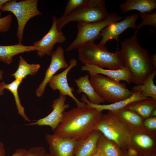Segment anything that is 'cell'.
I'll return each mask as SVG.
<instances>
[{
	"label": "cell",
	"instance_id": "1",
	"mask_svg": "<svg viewBox=\"0 0 156 156\" xmlns=\"http://www.w3.org/2000/svg\"><path fill=\"white\" fill-rule=\"evenodd\" d=\"M94 108L77 107L64 111L62 121L54 135L78 141L96 129L102 114Z\"/></svg>",
	"mask_w": 156,
	"mask_h": 156
},
{
	"label": "cell",
	"instance_id": "2",
	"mask_svg": "<svg viewBox=\"0 0 156 156\" xmlns=\"http://www.w3.org/2000/svg\"><path fill=\"white\" fill-rule=\"evenodd\" d=\"M121 46L124 66L130 73L131 82L142 84L155 69L151 63L148 51L140 46L134 33L121 42Z\"/></svg>",
	"mask_w": 156,
	"mask_h": 156
},
{
	"label": "cell",
	"instance_id": "3",
	"mask_svg": "<svg viewBox=\"0 0 156 156\" xmlns=\"http://www.w3.org/2000/svg\"><path fill=\"white\" fill-rule=\"evenodd\" d=\"M79 60L84 64L116 70L124 67L120 50L114 52L108 51L106 47L94 42L86 43L78 49Z\"/></svg>",
	"mask_w": 156,
	"mask_h": 156
},
{
	"label": "cell",
	"instance_id": "4",
	"mask_svg": "<svg viewBox=\"0 0 156 156\" xmlns=\"http://www.w3.org/2000/svg\"><path fill=\"white\" fill-rule=\"evenodd\" d=\"M90 82L96 92L105 101L113 103L131 96L133 92L120 83L103 75H90Z\"/></svg>",
	"mask_w": 156,
	"mask_h": 156
},
{
	"label": "cell",
	"instance_id": "5",
	"mask_svg": "<svg viewBox=\"0 0 156 156\" xmlns=\"http://www.w3.org/2000/svg\"><path fill=\"white\" fill-rule=\"evenodd\" d=\"M96 129L121 149H127L131 146V131L112 114H102Z\"/></svg>",
	"mask_w": 156,
	"mask_h": 156
},
{
	"label": "cell",
	"instance_id": "6",
	"mask_svg": "<svg viewBox=\"0 0 156 156\" xmlns=\"http://www.w3.org/2000/svg\"><path fill=\"white\" fill-rule=\"evenodd\" d=\"M123 18L118 13L113 12L110 13L106 19L101 22L90 23L78 22L77 37L68 45L66 51H70L78 49L88 42H94L101 37V32L103 28L111 23L121 21Z\"/></svg>",
	"mask_w": 156,
	"mask_h": 156
},
{
	"label": "cell",
	"instance_id": "7",
	"mask_svg": "<svg viewBox=\"0 0 156 156\" xmlns=\"http://www.w3.org/2000/svg\"><path fill=\"white\" fill-rule=\"evenodd\" d=\"M38 0H24L17 2L10 0L5 3L1 10L12 12L16 17L18 23L16 36L18 43H21L25 26L28 21L34 17L42 14L38 9Z\"/></svg>",
	"mask_w": 156,
	"mask_h": 156
},
{
	"label": "cell",
	"instance_id": "8",
	"mask_svg": "<svg viewBox=\"0 0 156 156\" xmlns=\"http://www.w3.org/2000/svg\"><path fill=\"white\" fill-rule=\"evenodd\" d=\"M110 14L105 6L80 8L66 16L56 18L57 27L59 31H61L64 27L70 21L86 23L101 22L106 19Z\"/></svg>",
	"mask_w": 156,
	"mask_h": 156
},
{
	"label": "cell",
	"instance_id": "9",
	"mask_svg": "<svg viewBox=\"0 0 156 156\" xmlns=\"http://www.w3.org/2000/svg\"><path fill=\"white\" fill-rule=\"evenodd\" d=\"M138 17V13L128 15L120 21L111 23L101 30L102 39L98 45L105 46L108 41L113 39L118 43L119 35L125 30L129 28L137 29L136 23Z\"/></svg>",
	"mask_w": 156,
	"mask_h": 156
},
{
	"label": "cell",
	"instance_id": "10",
	"mask_svg": "<svg viewBox=\"0 0 156 156\" xmlns=\"http://www.w3.org/2000/svg\"><path fill=\"white\" fill-rule=\"evenodd\" d=\"M52 20L53 23L48 32L40 40L33 43V45L37 48V55L40 57L51 55L54 45L62 43L66 39L62 31L57 29L55 16H53Z\"/></svg>",
	"mask_w": 156,
	"mask_h": 156
},
{
	"label": "cell",
	"instance_id": "11",
	"mask_svg": "<svg viewBox=\"0 0 156 156\" xmlns=\"http://www.w3.org/2000/svg\"><path fill=\"white\" fill-rule=\"evenodd\" d=\"M156 132L142 128L131 132V146L140 155L155 153Z\"/></svg>",
	"mask_w": 156,
	"mask_h": 156
},
{
	"label": "cell",
	"instance_id": "12",
	"mask_svg": "<svg viewBox=\"0 0 156 156\" xmlns=\"http://www.w3.org/2000/svg\"><path fill=\"white\" fill-rule=\"evenodd\" d=\"M77 65L76 59L71 60L68 67L62 72L53 76L48 83L53 90H58L60 93L62 95L65 96L68 95L72 98L76 102L77 107H86V103L80 101L74 95L73 92L74 91V88L69 86L67 81V75L68 72Z\"/></svg>",
	"mask_w": 156,
	"mask_h": 156
},
{
	"label": "cell",
	"instance_id": "13",
	"mask_svg": "<svg viewBox=\"0 0 156 156\" xmlns=\"http://www.w3.org/2000/svg\"><path fill=\"white\" fill-rule=\"evenodd\" d=\"M51 55V63L46 71L44 78L36 90V95L38 97L43 94L47 84L55 73L61 69H66L69 65L65 60L64 49L62 47L58 46Z\"/></svg>",
	"mask_w": 156,
	"mask_h": 156
},
{
	"label": "cell",
	"instance_id": "14",
	"mask_svg": "<svg viewBox=\"0 0 156 156\" xmlns=\"http://www.w3.org/2000/svg\"><path fill=\"white\" fill-rule=\"evenodd\" d=\"M66 96L60 93L59 97L54 100L51 105L53 110L46 117L40 119L28 125H37L38 126L47 125L50 127L54 132L61 122L63 112L69 107L68 104H65Z\"/></svg>",
	"mask_w": 156,
	"mask_h": 156
},
{
	"label": "cell",
	"instance_id": "15",
	"mask_svg": "<svg viewBox=\"0 0 156 156\" xmlns=\"http://www.w3.org/2000/svg\"><path fill=\"white\" fill-rule=\"evenodd\" d=\"M45 138L49 145L50 154L53 156H73L78 141L56 135L46 134Z\"/></svg>",
	"mask_w": 156,
	"mask_h": 156
},
{
	"label": "cell",
	"instance_id": "16",
	"mask_svg": "<svg viewBox=\"0 0 156 156\" xmlns=\"http://www.w3.org/2000/svg\"><path fill=\"white\" fill-rule=\"evenodd\" d=\"M107 113L115 116L131 132L144 128V119L135 111L125 107L114 111H108Z\"/></svg>",
	"mask_w": 156,
	"mask_h": 156
},
{
	"label": "cell",
	"instance_id": "17",
	"mask_svg": "<svg viewBox=\"0 0 156 156\" xmlns=\"http://www.w3.org/2000/svg\"><path fill=\"white\" fill-rule=\"evenodd\" d=\"M82 71H88L90 75L102 74L117 81L122 80L129 84L131 77L128 70L125 67L116 70L105 69L92 65H83L81 67Z\"/></svg>",
	"mask_w": 156,
	"mask_h": 156
},
{
	"label": "cell",
	"instance_id": "18",
	"mask_svg": "<svg viewBox=\"0 0 156 156\" xmlns=\"http://www.w3.org/2000/svg\"><path fill=\"white\" fill-rule=\"evenodd\" d=\"M101 133L96 129L78 141L73 156H91L97 151V143Z\"/></svg>",
	"mask_w": 156,
	"mask_h": 156
},
{
	"label": "cell",
	"instance_id": "19",
	"mask_svg": "<svg viewBox=\"0 0 156 156\" xmlns=\"http://www.w3.org/2000/svg\"><path fill=\"white\" fill-rule=\"evenodd\" d=\"M147 98L143 97L138 92H133V94L131 96L125 99L107 105H97L92 104L89 101L85 94L82 95L81 99L83 102L86 103V107L94 108L99 111H102L105 110L109 111L117 110L126 107L133 102Z\"/></svg>",
	"mask_w": 156,
	"mask_h": 156
},
{
	"label": "cell",
	"instance_id": "20",
	"mask_svg": "<svg viewBox=\"0 0 156 156\" xmlns=\"http://www.w3.org/2000/svg\"><path fill=\"white\" fill-rule=\"evenodd\" d=\"M74 81L78 88L76 93L78 94L81 92L85 93L90 103L94 104L99 105L106 101L94 90L90 82L88 74L84 76H80L78 79H75Z\"/></svg>",
	"mask_w": 156,
	"mask_h": 156
},
{
	"label": "cell",
	"instance_id": "21",
	"mask_svg": "<svg viewBox=\"0 0 156 156\" xmlns=\"http://www.w3.org/2000/svg\"><path fill=\"white\" fill-rule=\"evenodd\" d=\"M121 12L125 13L128 11L135 10L140 13H152L156 8V0H127L120 4Z\"/></svg>",
	"mask_w": 156,
	"mask_h": 156
},
{
	"label": "cell",
	"instance_id": "22",
	"mask_svg": "<svg viewBox=\"0 0 156 156\" xmlns=\"http://www.w3.org/2000/svg\"><path fill=\"white\" fill-rule=\"evenodd\" d=\"M37 50L34 46H27L22 43L11 45H0V61L5 63L10 64L15 55L25 52Z\"/></svg>",
	"mask_w": 156,
	"mask_h": 156
},
{
	"label": "cell",
	"instance_id": "23",
	"mask_svg": "<svg viewBox=\"0 0 156 156\" xmlns=\"http://www.w3.org/2000/svg\"><path fill=\"white\" fill-rule=\"evenodd\" d=\"M125 107L135 111L145 119L150 117L151 112L156 108V100L147 98L133 102Z\"/></svg>",
	"mask_w": 156,
	"mask_h": 156
},
{
	"label": "cell",
	"instance_id": "24",
	"mask_svg": "<svg viewBox=\"0 0 156 156\" xmlns=\"http://www.w3.org/2000/svg\"><path fill=\"white\" fill-rule=\"evenodd\" d=\"M156 75L155 69L142 84L133 86L132 88V91L140 93L145 98H151L156 100V86L154 82Z\"/></svg>",
	"mask_w": 156,
	"mask_h": 156
},
{
	"label": "cell",
	"instance_id": "25",
	"mask_svg": "<svg viewBox=\"0 0 156 156\" xmlns=\"http://www.w3.org/2000/svg\"><path fill=\"white\" fill-rule=\"evenodd\" d=\"M97 150L103 156H121V150L102 133L97 142Z\"/></svg>",
	"mask_w": 156,
	"mask_h": 156
},
{
	"label": "cell",
	"instance_id": "26",
	"mask_svg": "<svg viewBox=\"0 0 156 156\" xmlns=\"http://www.w3.org/2000/svg\"><path fill=\"white\" fill-rule=\"evenodd\" d=\"M105 2L104 0H68L62 17L66 16L81 8L105 6Z\"/></svg>",
	"mask_w": 156,
	"mask_h": 156
},
{
	"label": "cell",
	"instance_id": "27",
	"mask_svg": "<svg viewBox=\"0 0 156 156\" xmlns=\"http://www.w3.org/2000/svg\"><path fill=\"white\" fill-rule=\"evenodd\" d=\"M22 81V79H16L9 84H6L4 82H2L0 83V88L3 90L7 89L11 92L14 98L18 113L25 120L29 122L30 120L25 114L24 108L21 104L18 93V87Z\"/></svg>",
	"mask_w": 156,
	"mask_h": 156
},
{
	"label": "cell",
	"instance_id": "28",
	"mask_svg": "<svg viewBox=\"0 0 156 156\" xmlns=\"http://www.w3.org/2000/svg\"><path fill=\"white\" fill-rule=\"evenodd\" d=\"M40 66L39 64H29L21 56H20L18 67L16 71L11 75L15 79L23 80L28 75H35Z\"/></svg>",
	"mask_w": 156,
	"mask_h": 156
},
{
	"label": "cell",
	"instance_id": "29",
	"mask_svg": "<svg viewBox=\"0 0 156 156\" xmlns=\"http://www.w3.org/2000/svg\"><path fill=\"white\" fill-rule=\"evenodd\" d=\"M141 22L137 26V29L134 33L137 34L138 31L143 26L150 25L156 28V12L151 13H140Z\"/></svg>",
	"mask_w": 156,
	"mask_h": 156
},
{
	"label": "cell",
	"instance_id": "30",
	"mask_svg": "<svg viewBox=\"0 0 156 156\" xmlns=\"http://www.w3.org/2000/svg\"><path fill=\"white\" fill-rule=\"evenodd\" d=\"M12 18L11 14L0 18V33H5L10 29L12 22Z\"/></svg>",
	"mask_w": 156,
	"mask_h": 156
},
{
	"label": "cell",
	"instance_id": "31",
	"mask_svg": "<svg viewBox=\"0 0 156 156\" xmlns=\"http://www.w3.org/2000/svg\"><path fill=\"white\" fill-rule=\"evenodd\" d=\"M45 150L42 147L35 146L27 150L24 156H45Z\"/></svg>",
	"mask_w": 156,
	"mask_h": 156
},
{
	"label": "cell",
	"instance_id": "32",
	"mask_svg": "<svg viewBox=\"0 0 156 156\" xmlns=\"http://www.w3.org/2000/svg\"><path fill=\"white\" fill-rule=\"evenodd\" d=\"M143 127L147 130L156 132V117L150 116L144 119Z\"/></svg>",
	"mask_w": 156,
	"mask_h": 156
},
{
	"label": "cell",
	"instance_id": "33",
	"mask_svg": "<svg viewBox=\"0 0 156 156\" xmlns=\"http://www.w3.org/2000/svg\"><path fill=\"white\" fill-rule=\"evenodd\" d=\"M27 150L23 148L17 149L11 156H24Z\"/></svg>",
	"mask_w": 156,
	"mask_h": 156
},
{
	"label": "cell",
	"instance_id": "34",
	"mask_svg": "<svg viewBox=\"0 0 156 156\" xmlns=\"http://www.w3.org/2000/svg\"><path fill=\"white\" fill-rule=\"evenodd\" d=\"M127 152L129 156H137L139 155L138 151L133 148L130 147L126 149Z\"/></svg>",
	"mask_w": 156,
	"mask_h": 156
},
{
	"label": "cell",
	"instance_id": "35",
	"mask_svg": "<svg viewBox=\"0 0 156 156\" xmlns=\"http://www.w3.org/2000/svg\"><path fill=\"white\" fill-rule=\"evenodd\" d=\"M5 153L4 145L0 140V156H5Z\"/></svg>",
	"mask_w": 156,
	"mask_h": 156
},
{
	"label": "cell",
	"instance_id": "36",
	"mask_svg": "<svg viewBox=\"0 0 156 156\" xmlns=\"http://www.w3.org/2000/svg\"><path fill=\"white\" fill-rule=\"evenodd\" d=\"M150 60L152 64L155 68H156V54L152 55L150 56Z\"/></svg>",
	"mask_w": 156,
	"mask_h": 156
},
{
	"label": "cell",
	"instance_id": "37",
	"mask_svg": "<svg viewBox=\"0 0 156 156\" xmlns=\"http://www.w3.org/2000/svg\"><path fill=\"white\" fill-rule=\"evenodd\" d=\"M10 0H0V18H1V8L6 3L9 1Z\"/></svg>",
	"mask_w": 156,
	"mask_h": 156
},
{
	"label": "cell",
	"instance_id": "38",
	"mask_svg": "<svg viewBox=\"0 0 156 156\" xmlns=\"http://www.w3.org/2000/svg\"><path fill=\"white\" fill-rule=\"evenodd\" d=\"M4 73L3 71L2 70H0V80L3 78V74ZM4 90L0 88V96H2L4 94Z\"/></svg>",
	"mask_w": 156,
	"mask_h": 156
},
{
	"label": "cell",
	"instance_id": "39",
	"mask_svg": "<svg viewBox=\"0 0 156 156\" xmlns=\"http://www.w3.org/2000/svg\"><path fill=\"white\" fill-rule=\"evenodd\" d=\"M121 156H129L127 154L126 149H121ZM137 156H141L138 155Z\"/></svg>",
	"mask_w": 156,
	"mask_h": 156
},
{
	"label": "cell",
	"instance_id": "40",
	"mask_svg": "<svg viewBox=\"0 0 156 156\" xmlns=\"http://www.w3.org/2000/svg\"><path fill=\"white\" fill-rule=\"evenodd\" d=\"M151 116L156 117V108L153 109L151 112Z\"/></svg>",
	"mask_w": 156,
	"mask_h": 156
},
{
	"label": "cell",
	"instance_id": "41",
	"mask_svg": "<svg viewBox=\"0 0 156 156\" xmlns=\"http://www.w3.org/2000/svg\"><path fill=\"white\" fill-rule=\"evenodd\" d=\"M91 156H103L97 150V151L92 154Z\"/></svg>",
	"mask_w": 156,
	"mask_h": 156
},
{
	"label": "cell",
	"instance_id": "42",
	"mask_svg": "<svg viewBox=\"0 0 156 156\" xmlns=\"http://www.w3.org/2000/svg\"><path fill=\"white\" fill-rule=\"evenodd\" d=\"M142 156H156V154L155 153L149 154L144 155Z\"/></svg>",
	"mask_w": 156,
	"mask_h": 156
},
{
	"label": "cell",
	"instance_id": "43",
	"mask_svg": "<svg viewBox=\"0 0 156 156\" xmlns=\"http://www.w3.org/2000/svg\"><path fill=\"white\" fill-rule=\"evenodd\" d=\"M45 156H53L51 154H47Z\"/></svg>",
	"mask_w": 156,
	"mask_h": 156
}]
</instances>
